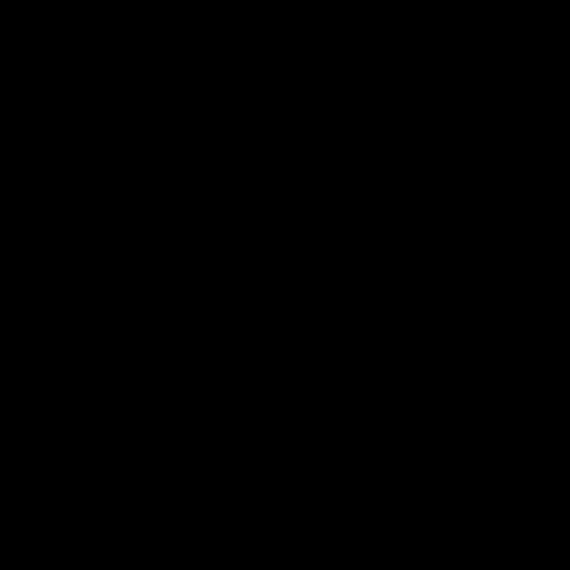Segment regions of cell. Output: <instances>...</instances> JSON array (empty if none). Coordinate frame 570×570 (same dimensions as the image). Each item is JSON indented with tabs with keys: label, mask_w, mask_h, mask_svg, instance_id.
<instances>
[]
</instances>
